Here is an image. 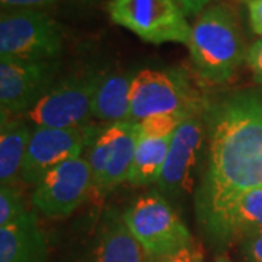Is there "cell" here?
I'll list each match as a JSON object with an SVG mask.
<instances>
[{
    "mask_svg": "<svg viewBox=\"0 0 262 262\" xmlns=\"http://www.w3.org/2000/svg\"><path fill=\"white\" fill-rule=\"evenodd\" d=\"M101 72L91 69L57 80L51 91L24 117L32 127L76 128L89 124Z\"/></svg>",
    "mask_w": 262,
    "mask_h": 262,
    "instance_id": "cell-9",
    "label": "cell"
},
{
    "mask_svg": "<svg viewBox=\"0 0 262 262\" xmlns=\"http://www.w3.org/2000/svg\"><path fill=\"white\" fill-rule=\"evenodd\" d=\"M241 252L246 262H262V230L245 234L241 239Z\"/></svg>",
    "mask_w": 262,
    "mask_h": 262,
    "instance_id": "cell-21",
    "label": "cell"
},
{
    "mask_svg": "<svg viewBox=\"0 0 262 262\" xmlns=\"http://www.w3.org/2000/svg\"><path fill=\"white\" fill-rule=\"evenodd\" d=\"M203 111L191 114L172 134L166 160L156 182L158 191L166 198H182L194 184L191 175L196 166L206 136Z\"/></svg>",
    "mask_w": 262,
    "mask_h": 262,
    "instance_id": "cell-13",
    "label": "cell"
},
{
    "mask_svg": "<svg viewBox=\"0 0 262 262\" xmlns=\"http://www.w3.org/2000/svg\"><path fill=\"white\" fill-rule=\"evenodd\" d=\"M64 28L42 9H5L0 15V57L50 61L64 48Z\"/></svg>",
    "mask_w": 262,
    "mask_h": 262,
    "instance_id": "cell-5",
    "label": "cell"
},
{
    "mask_svg": "<svg viewBox=\"0 0 262 262\" xmlns=\"http://www.w3.org/2000/svg\"><path fill=\"white\" fill-rule=\"evenodd\" d=\"M207 158L194 195L195 217L219 249L229 208L262 187V89L230 91L204 106Z\"/></svg>",
    "mask_w": 262,
    "mask_h": 262,
    "instance_id": "cell-1",
    "label": "cell"
},
{
    "mask_svg": "<svg viewBox=\"0 0 262 262\" xmlns=\"http://www.w3.org/2000/svg\"><path fill=\"white\" fill-rule=\"evenodd\" d=\"M69 0H0L2 10L5 9H22V8H29V9H42L47 6H53L57 3H64Z\"/></svg>",
    "mask_w": 262,
    "mask_h": 262,
    "instance_id": "cell-24",
    "label": "cell"
},
{
    "mask_svg": "<svg viewBox=\"0 0 262 262\" xmlns=\"http://www.w3.org/2000/svg\"><path fill=\"white\" fill-rule=\"evenodd\" d=\"M48 255L50 242L34 211L0 227V262H48Z\"/></svg>",
    "mask_w": 262,
    "mask_h": 262,
    "instance_id": "cell-14",
    "label": "cell"
},
{
    "mask_svg": "<svg viewBox=\"0 0 262 262\" xmlns=\"http://www.w3.org/2000/svg\"><path fill=\"white\" fill-rule=\"evenodd\" d=\"M133 72H101L92 98V118L103 124L128 121Z\"/></svg>",
    "mask_w": 262,
    "mask_h": 262,
    "instance_id": "cell-15",
    "label": "cell"
},
{
    "mask_svg": "<svg viewBox=\"0 0 262 262\" xmlns=\"http://www.w3.org/2000/svg\"><path fill=\"white\" fill-rule=\"evenodd\" d=\"M137 143V122L103 124L84 155L89 160L92 173L89 200L99 204L111 191L128 181Z\"/></svg>",
    "mask_w": 262,
    "mask_h": 262,
    "instance_id": "cell-7",
    "label": "cell"
},
{
    "mask_svg": "<svg viewBox=\"0 0 262 262\" xmlns=\"http://www.w3.org/2000/svg\"><path fill=\"white\" fill-rule=\"evenodd\" d=\"M248 6V13H249V24L252 31L262 37V0H252Z\"/></svg>",
    "mask_w": 262,
    "mask_h": 262,
    "instance_id": "cell-25",
    "label": "cell"
},
{
    "mask_svg": "<svg viewBox=\"0 0 262 262\" xmlns=\"http://www.w3.org/2000/svg\"><path fill=\"white\" fill-rule=\"evenodd\" d=\"M175 2L178 3L187 18H192V16L195 18L196 15H200L201 10L206 9L214 0H175Z\"/></svg>",
    "mask_w": 262,
    "mask_h": 262,
    "instance_id": "cell-26",
    "label": "cell"
},
{
    "mask_svg": "<svg viewBox=\"0 0 262 262\" xmlns=\"http://www.w3.org/2000/svg\"><path fill=\"white\" fill-rule=\"evenodd\" d=\"M189 57L198 77L208 84L230 82L246 63L242 20L233 5L211 2L196 15L188 42Z\"/></svg>",
    "mask_w": 262,
    "mask_h": 262,
    "instance_id": "cell-2",
    "label": "cell"
},
{
    "mask_svg": "<svg viewBox=\"0 0 262 262\" xmlns=\"http://www.w3.org/2000/svg\"><path fill=\"white\" fill-rule=\"evenodd\" d=\"M237 2H241V3H245V5H248V3H251L252 0H237Z\"/></svg>",
    "mask_w": 262,
    "mask_h": 262,
    "instance_id": "cell-28",
    "label": "cell"
},
{
    "mask_svg": "<svg viewBox=\"0 0 262 262\" xmlns=\"http://www.w3.org/2000/svg\"><path fill=\"white\" fill-rule=\"evenodd\" d=\"M215 262H232L226 255H219L217 258H215Z\"/></svg>",
    "mask_w": 262,
    "mask_h": 262,
    "instance_id": "cell-27",
    "label": "cell"
},
{
    "mask_svg": "<svg viewBox=\"0 0 262 262\" xmlns=\"http://www.w3.org/2000/svg\"><path fill=\"white\" fill-rule=\"evenodd\" d=\"M91 189V165L83 155L50 170L35 185L31 201L48 219H67L89 200Z\"/></svg>",
    "mask_w": 262,
    "mask_h": 262,
    "instance_id": "cell-12",
    "label": "cell"
},
{
    "mask_svg": "<svg viewBox=\"0 0 262 262\" xmlns=\"http://www.w3.org/2000/svg\"><path fill=\"white\" fill-rule=\"evenodd\" d=\"M246 64L252 72L253 80L258 84H262V37L253 41L248 48Z\"/></svg>",
    "mask_w": 262,
    "mask_h": 262,
    "instance_id": "cell-23",
    "label": "cell"
},
{
    "mask_svg": "<svg viewBox=\"0 0 262 262\" xmlns=\"http://www.w3.org/2000/svg\"><path fill=\"white\" fill-rule=\"evenodd\" d=\"M146 262H204L201 251L191 245L178 252L169 253L165 256H147Z\"/></svg>",
    "mask_w": 262,
    "mask_h": 262,
    "instance_id": "cell-22",
    "label": "cell"
},
{
    "mask_svg": "<svg viewBox=\"0 0 262 262\" xmlns=\"http://www.w3.org/2000/svg\"><path fill=\"white\" fill-rule=\"evenodd\" d=\"M146 258L122 211L96 204L94 211L75 222L54 245L50 244L48 262H146Z\"/></svg>",
    "mask_w": 262,
    "mask_h": 262,
    "instance_id": "cell-3",
    "label": "cell"
},
{
    "mask_svg": "<svg viewBox=\"0 0 262 262\" xmlns=\"http://www.w3.org/2000/svg\"><path fill=\"white\" fill-rule=\"evenodd\" d=\"M60 67V60L25 61L0 57L2 114L27 115L56 84Z\"/></svg>",
    "mask_w": 262,
    "mask_h": 262,
    "instance_id": "cell-11",
    "label": "cell"
},
{
    "mask_svg": "<svg viewBox=\"0 0 262 262\" xmlns=\"http://www.w3.org/2000/svg\"><path fill=\"white\" fill-rule=\"evenodd\" d=\"M172 134L166 137H139L128 181L131 185L156 184L163 169Z\"/></svg>",
    "mask_w": 262,
    "mask_h": 262,
    "instance_id": "cell-18",
    "label": "cell"
},
{
    "mask_svg": "<svg viewBox=\"0 0 262 262\" xmlns=\"http://www.w3.org/2000/svg\"><path fill=\"white\" fill-rule=\"evenodd\" d=\"M32 128L25 117L2 114L0 120V182L13 187L20 179Z\"/></svg>",
    "mask_w": 262,
    "mask_h": 262,
    "instance_id": "cell-16",
    "label": "cell"
},
{
    "mask_svg": "<svg viewBox=\"0 0 262 262\" xmlns=\"http://www.w3.org/2000/svg\"><path fill=\"white\" fill-rule=\"evenodd\" d=\"M236 2H237V0H236Z\"/></svg>",
    "mask_w": 262,
    "mask_h": 262,
    "instance_id": "cell-29",
    "label": "cell"
},
{
    "mask_svg": "<svg viewBox=\"0 0 262 262\" xmlns=\"http://www.w3.org/2000/svg\"><path fill=\"white\" fill-rule=\"evenodd\" d=\"M262 230V187L246 191L227 211L219 249L245 234Z\"/></svg>",
    "mask_w": 262,
    "mask_h": 262,
    "instance_id": "cell-17",
    "label": "cell"
},
{
    "mask_svg": "<svg viewBox=\"0 0 262 262\" xmlns=\"http://www.w3.org/2000/svg\"><path fill=\"white\" fill-rule=\"evenodd\" d=\"M194 113H172V114H160L146 118L143 121L137 122L139 124V137H166L173 134L175 130L181 125L187 117H189Z\"/></svg>",
    "mask_w": 262,
    "mask_h": 262,
    "instance_id": "cell-19",
    "label": "cell"
},
{
    "mask_svg": "<svg viewBox=\"0 0 262 262\" xmlns=\"http://www.w3.org/2000/svg\"><path fill=\"white\" fill-rule=\"evenodd\" d=\"M122 215L147 256H165L194 245L187 225L159 191L139 196Z\"/></svg>",
    "mask_w": 262,
    "mask_h": 262,
    "instance_id": "cell-6",
    "label": "cell"
},
{
    "mask_svg": "<svg viewBox=\"0 0 262 262\" xmlns=\"http://www.w3.org/2000/svg\"><path fill=\"white\" fill-rule=\"evenodd\" d=\"M102 125L86 124L76 128L34 127L20 170V181L35 187L58 165L86 155Z\"/></svg>",
    "mask_w": 262,
    "mask_h": 262,
    "instance_id": "cell-10",
    "label": "cell"
},
{
    "mask_svg": "<svg viewBox=\"0 0 262 262\" xmlns=\"http://www.w3.org/2000/svg\"><path fill=\"white\" fill-rule=\"evenodd\" d=\"M189 76L182 69H143L131 83L130 122L172 113H198L206 106Z\"/></svg>",
    "mask_w": 262,
    "mask_h": 262,
    "instance_id": "cell-4",
    "label": "cell"
},
{
    "mask_svg": "<svg viewBox=\"0 0 262 262\" xmlns=\"http://www.w3.org/2000/svg\"><path fill=\"white\" fill-rule=\"evenodd\" d=\"M108 15L149 44L188 46L191 38L192 25L175 0H110Z\"/></svg>",
    "mask_w": 262,
    "mask_h": 262,
    "instance_id": "cell-8",
    "label": "cell"
},
{
    "mask_svg": "<svg viewBox=\"0 0 262 262\" xmlns=\"http://www.w3.org/2000/svg\"><path fill=\"white\" fill-rule=\"evenodd\" d=\"M28 213L25 201L16 188H0V227L16 223Z\"/></svg>",
    "mask_w": 262,
    "mask_h": 262,
    "instance_id": "cell-20",
    "label": "cell"
}]
</instances>
